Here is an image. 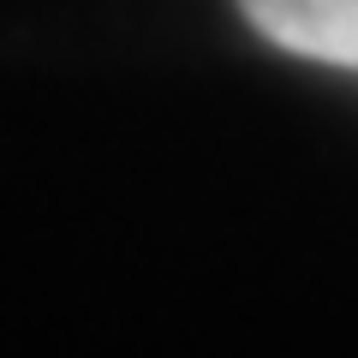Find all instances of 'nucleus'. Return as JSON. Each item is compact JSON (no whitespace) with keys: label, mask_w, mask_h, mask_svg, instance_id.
Returning <instances> with one entry per match:
<instances>
[{"label":"nucleus","mask_w":358,"mask_h":358,"mask_svg":"<svg viewBox=\"0 0 358 358\" xmlns=\"http://www.w3.org/2000/svg\"><path fill=\"white\" fill-rule=\"evenodd\" d=\"M239 13L275 48L358 72V0H239Z\"/></svg>","instance_id":"1"}]
</instances>
